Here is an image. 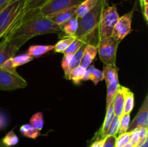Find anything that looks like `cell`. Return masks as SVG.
I'll use <instances>...</instances> for the list:
<instances>
[{"mask_svg":"<svg viewBox=\"0 0 148 147\" xmlns=\"http://www.w3.org/2000/svg\"><path fill=\"white\" fill-rule=\"evenodd\" d=\"M53 33H62L60 27L43 16L38 9L25 12L20 24L8 37L4 38L18 39L26 43L35 36Z\"/></svg>","mask_w":148,"mask_h":147,"instance_id":"obj_1","label":"cell"},{"mask_svg":"<svg viewBox=\"0 0 148 147\" xmlns=\"http://www.w3.org/2000/svg\"><path fill=\"white\" fill-rule=\"evenodd\" d=\"M24 10L25 0H14L0 11V39L8 37L20 24Z\"/></svg>","mask_w":148,"mask_h":147,"instance_id":"obj_2","label":"cell"},{"mask_svg":"<svg viewBox=\"0 0 148 147\" xmlns=\"http://www.w3.org/2000/svg\"><path fill=\"white\" fill-rule=\"evenodd\" d=\"M107 4L108 0H99L92 10L87 13L84 17L77 18L78 28L74 35L76 38L83 40L85 37L98 30L101 14Z\"/></svg>","mask_w":148,"mask_h":147,"instance_id":"obj_3","label":"cell"},{"mask_svg":"<svg viewBox=\"0 0 148 147\" xmlns=\"http://www.w3.org/2000/svg\"><path fill=\"white\" fill-rule=\"evenodd\" d=\"M119 19L116 6H108L107 4L103 10L98 25L99 40L108 38L112 36L113 30Z\"/></svg>","mask_w":148,"mask_h":147,"instance_id":"obj_4","label":"cell"},{"mask_svg":"<svg viewBox=\"0 0 148 147\" xmlns=\"http://www.w3.org/2000/svg\"><path fill=\"white\" fill-rule=\"evenodd\" d=\"M119 43L111 36L108 38L101 40L97 45V50L101 60L104 64L116 65V52Z\"/></svg>","mask_w":148,"mask_h":147,"instance_id":"obj_5","label":"cell"},{"mask_svg":"<svg viewBox=\"0 0 148 147\" xmlns=\"http://www.w3.org/2000/svg\"><path fill=\"white\" fill-rule=\"evenodd\" d=\"M27 84V82L17 72L0 69V90H15L25 88Z\"/></svg>","mask_w":148,"mask_h":147,"instance_id":"obj_6","label":"cell"},{"mask_svg":"<svg viewBox=\"0 0 148 147\" xmlns=\"http://www.w3.org/2000/svg\"><path fill=\"white\" fill-rule=\"evenodd\" d=\"M135 8L136 4L131 11L119 17L114 27L112 37L115 38L119 43H120L131 32L133 14Z\"/></svg>","mask_w":148,"mask_h":147,"instance_id":"obj_7","label":"cell"},{"mask_svg":"<svg viewBox=\"0 0 148 147\" xmlns=\"http://www.w3.org/2000/svg\"><path fill=\"white\" fill-rule=\"evenodd\" d=\"M84 1L85 0H49L39 10L43 16L47 17L56 12L79 5Z\"/></svg>","mask_w":148,"mask_h":147,"instance_id":"obj_8","label":"cell"},{"mask_svg":"<svg viewBox=\"0 0 148 147\" xmlns=\"http://www.w3.org/2000/svg\"><path fill=\"white\" fill-rule=\"evenodd\" d=\"M24 43L18 39L3 38L0 43V67L6 61L14 56Z\"/></svg>","mask_w":148,"mask_h":147,"instance_id":"obj_9","label":"cell"},{"mask_svg":"<svg viewBox=\"0 0 148 147\" xmlns=\"http://www.w3.org/2000/svg\"><path fill=\"white\" fill-rule=\"evenodd\" d=\"M148 127V96L145 97L142 105L141 108L139 110L138 112L133 120L132 121L131 124H130L128 131H133L137 128H147Z\"/></svg>","mask_w":148,"mask_h":147,"instance_id":"obj_10","label":"cell"},{"mask_svg":"<svg viewBox=\"0 0 148 147\" xmlns=\"http://www.w3.org/2000/svg\"><path fill=\"white\" fill-rule=\"evenodd\" d=\"M130 91V89L129 88L124 86H120L119 89L117 90L115 96H114L112 106L114 108V111L115 115L119 117V118L123 115L125 98L127 93Z\"/></svg>","mask_w":148,"mask_h":147,"instance_id":"obj_11","label":"cell"},{"mask_svg":"<svg viewBox=\"0 0 148 147\" xmlns=\"http://www.w3.org/2000/svg\"><path fill=\"white\" fill-rule=\"evenodd\" d=\"M77 7L78 5L70 7V8L65 9V10H61V11L56 12L53 13V14L47 16V17L49 20H51L53 23L60 26L61 24L64 23L65 22L68 21L71 18L76 16V12Z\"/></svg>","mask_w":148,"mask_h":147,"instance_id":"obj_12","label":"cell"},{"mask_svg":"<svg viewBox=\"0 0 148 147\" xmlns=\"http://www.w3.org/2000/svg\"><path fill=\"white\" fill-rule=\"evenodd\" d=\"M115 114H114V108L111 105L109 108L106 110V115L105 120L103 121L102 127L101 129L95 133V136L92 139H100V138H103L108 135V130H109L111 124L112 122L113 119H114Z\"/></svg>","mask_w":148,"mask_h":147,"instance_id":"obj_13","label":"cell"},{"mask_svg":"<svg viewBox=\"0 0 148 147\" xmlns=\"http://www.w3.org/2000/svg\"><path fill=\"white\" fill-rule=\"evenodd\" d=\"M103 73L102 71L95 68L94 65H90L86 69L82 81L91 80L95 85H97L98 82L103 80Z\"/></svg>","mask_w":148,"mask_h":147,"instance_id":"obj_14","label":"cell"},{"mask_svg":"<svg viewBox=\"0 0 148 147\" xmlns=\"http://www.w3.org/2000/svg\"><path fill=\"white\" fill-rule=\"evenodd\" d=\"M53 45H33L29 47L27 54L32 58H38L49 51L53 50Z\"/></svg>","mask_w":148,"mask_h":147,"instance_id":"obj_15","label":"cell"},{"mask_svg":"<svg viewBox=\"0 0 148 147\" xmlns=\"http://www.w3.org/2000/svg\"><path fill=\"white\" fill-rule=\"evenodd\" d=\"M98 53L97 47L91 45H87L85 47V51H84L83 56H82V61H81L80 66L88 68L95 59Z\"/></svg>","mask_w":148,"mask_h":147,"instance_id":"obj_16","label":"cell"},{"mask_svg":"<svg viewBox=\"0 0 148 147\" xmlns=\"http://www.w3.org/2000/svg\"><path fill=\"white\" fill-rule=\"evenodd\" d=\"M59 27H60L62 33H64V37H68V36H74L78 28L77 17L75 16L70 20L61 24Z\"/></svg>","mask_w":148,"mask_h":147,"instance_id":"obj_17","label":"cell"},{"mask_svg":"<svg viewBox=\"0 0 148 147\" xmlns=\"http://www.w3.org/2000/svg\"><path fill=\"white\" fill-rule=\"evenodd\" d=\"M103 73L107 86L111 84L117 77H119L118 69L116 65L104 64Z\"/></svg>","mask_w":148,"mask_h":147,"instance_id":"obj_18","label":"cell"},{"mask_svg":"<svg viewBox=\"0 0 148 147\" xmlns=\"http://www.w3.org/2000/svg\"><path fill=\"white\" fill-rule=\"evenodd\" d=\"M99 0H85L79 5H78L76 12V17L77 18L84 17L88 12L95 7Z\"/></svg>","mask_w":148,"mask_h":147,"instance_id":"obj_19","label":"cell"},{"mask_svg":"<svg viewBox=\"0 0 148 147\" xmlns=\"http://www.w3.org/2000/svg\"><path fill=\"white\" fill-rule=\"evenodd\" d=\"M86 69L87 68L80 66V65L73 69L72 70H71L68 75V80H72L73 83L76 85L80 84L85 71H86Z\"/></svg>","mask_w":148,"mask_h":147,"instance_id":"obj_20","label":"cell"},{"mask_svg":"<svg viewBox=\"0 0 148 147\" xmlns=\"http://www.w3.org/2000/svg\"><path fill=\"white\" fill-rule=\"evenodd\" d=\"M121 86L119 81V77H117L111 84L107 86V97H106V110L112 105L114 96L116 93L117 90Z\"/></svg>","mask_w":148,"mask_h":147,"instance_id":"obj_21","label":"cell"},{"mask_svg":"<svg viewBox=\"0 0 148 147\" xmlns=\"http://www.w3.org/2000/svg\"><path fill=\"white\" fill-rule=\"evenodd\" d=\"M76 37L75 36H68L64 38L61 39L59 42H57L56 45H54V50L55 53H64L66 49L69 46V45L75 40Z\"/></svg>","mask_w":148,"mask_h":147,"instance_id":"obj_22","label":"cell"},{"mask_svg":"<svg viewBox=\"0 0 148 147\" xmlns=\"http://www.w3.org/2000/svg\"><path fill=\"white\" fill-rule=\"evenodd\" d=\"M20 131L24 136L32 139H36L40 135V131L33 128L30 124H25L22 125L20 128Z\"/></svg>","mask_w":148,"mask_h":147,"instance_id":"obj_23","label":"cell"},{"mask_svg":"<svg viewBox=\"0 0 148 147\" xmlns=\"http://www.w3.org/2000/svg\"><path fill=\"white\" fill-rule=\"evenodd\" d=\"M87 45L88 44H86L85 43H83V45L81 46L80 48L73 55L72 59H71L70 63H69V70H70V71L71 70H72L73 69L77 67L80 65L82 56H83L84 51H85V47H86Z\"/></svg>","mask_w":148,"mask_h":147,"instance_id":"obj_24","label":"cell"},{"mask_svg":"<svg viewBox=\"0 0 148 147\" xmlns=\"http://www.w3.org/2000/svg\"><path fill=\"white\" fill-rule=\"evenodd\" d=\"M49 0H25L24 13L32 10H38Z\"/></svg>","mask_w":148,"mask_h":147,"instance_id":"obj_25","label":"cell"},{"mask_svg":"<svg viewBox=\"0 0 148 147\" xmlns=\"http://www.w3.org/2000/svg\"><path fill=\"white\" fill-rule=\"evenodd\" d=\"M43 124H44L43 114L41 112H36L30 118V125L38 131H40L43 128Z\"/></svg>","mask_w":148,"mask_h":147,"instance_id":"obj_26","label":"cell"},{"mask_svg":"<svg viewBox=\"0 0 148 147\" xmlns=\"http://www.w3.org/2000/svg\"><path fill=\"white\" fill-rule=\"evenodd\" d=\"M11 60L13 67L16 69L17 66L24 65L28 62L31 61L32 60H33V58L25 53V54H21L17 56H13L11 58Z\"/></svg>","mask_w":148,"mask_h":147,"instance_id":"obj_27","label":"cell"},{"mask_svg":"<svg viewBox=\"0 0 148 147\" xmlns=\"http://www.w3.org/2000/svg\"><path fill=\"white\" fill-rule=\"evenodd\" d=\"M1 142L6 146L11 147L18 144L19 138L17 135L14 133V131H11L6 134L5 136L1 140Z\"/></svg>","mask_w":148,"mask_h":147,"instance_id":"obj_28","label":"cell"},{"mask_svg":"<svg viewBox=\"0 0 148 147\" xmlns=\"http://www.w3.org/2000/svg\"><path fill=\"white\" fill-rule=\"evenodd\" d=\"M134 106V93L131 90L127 93V96L125 98V102H124V110L123 113H131L133 108Z\"/></svg>","mask_w":148,"mask_h":147,"instance_id":"obj_29","label":"cell"},{"mask_svg":"<svg viewBox=\"0 0 148 147\" xmlns=\"http://www.w3.org/2000/svg\"><path fill=\"white\" fill-rule=\"evenodd\" d=\"M130 124V114L127 113L124 114L120 117V125L118 131V134L124 133L128 131L129 126Z\"/></svg>","mask_w":148,"mask_h":147,"instance_id":"obj_30","label":"cell"},{"mask_svg":"<svg viewBox=\"0 0 148 147\" xmlns=\"http://www.w3.org/2000/svg\"><path fill=\"white\" fill-rule=\"evenodd\" d=\"M84 41L81 39L79 38H75V40L69 45V47L66 49L64 51V54H72L74 55L79 48L81 46L83 45Z\"/></svg>","mask_w":148,"mask_h":147,"instance_id":"obj_31","label":"cell"},{"mask_svg":"<svg viewBox=\"0 0 148 147\" xmlns=\"http://www.w3.org/2000/svg\"><path fill=\"white\" fill-rule=\"evenodd\" d=\"M73 55L72 54H64L62 61V67L64 72V77L68 80V75H69L70 70H69V63Z\"/></svg>","mask_w":148,"mask_h":147,"instance_id":"obj_32","label":"cell"},{"mask_svg":"<svg viewBox=\"0 0 148 147\" xmlns=\"http://www.w3.org/2000/svg\"><path fill=\"white\" fill-rule=\"evenodd\" d=\"M130 132H126L121 133L116 137V139L115 147H123L130 141Z\"/></svg>","mask_w":148,"mask_h":147,"instance_id":"obj_33","label":"cell"},{"mask_svg":"<svg viewBox=\"0 0 148 147\" xmlns=\"http://www.w3.org/2000/svg\"><path fill=\"white\" fill-rule=\"evenodd\" d=\"M120 125V118L115 115L108 132V135H116Z\"/></svg>","mask_w":148,"mask_h":147,"instance_id":"obj_34","label":"cell"},{"mask_svg":"<svg viewBox=\"0 0 148 147\" xmlns=\"http://www.w3.org/2000/svg\"><path fill=\"white\" fill-rule=\"evenodd\" d=\"M139 141H140V135H139L137 130L135 128L133 131H130V143H131L134 146L137 147Z\"/></svg>","mask_w":148,"mask_h":147,"instance_id":"obj_35","label":"cell"},{"mask_svg":"<svg viewBox=\"0 0 148 147\" xmlns=\"http://www.w3.org/2000/svg\"><path fill=\"white\" fill-rule=\"evenodd\" d=\"M116 135H107L103 147H115Z\"/></svg>","mask_w":148,"mask_h":147,"instance_id":"obj_36","label":"cell"},{"mask_svg":"<svg viewBox=\"0 0 148 147\" xmlns=\"http://www.w3.org/2000/svg\"><path fill=\"white\" fill-rule=\"evenodd\" d=\"M106 138H100V139H92V142L91 143L89 147H103L104 142H105Z\"/></svg>","mask_w":148,"mask_h":147,"instance_id":"obj_37","label":"cell"},{"mask_svg":"<svg viewBox=\"0 0 148 147\" xmlns=\"http://www.w3.org/2000/svg\"><path fill=\"white\" fill-rule=\"evenodd\" d=\"M142 11H143V17H144L145 20L146 22H148V5L145 6L143 9H142Z\"/></svg>","mask_w":148,"mask_h":147,"instance_id":"obj_38","label":"cell"},{"mask_svg":"<svg viewBox=\"0 0 148 147\" xmlns=\"http://www.w3.org/2000/svg\"><path fill=\"white\" fill-rule=\"evenodd\" d=\"M14 0H0V10L4 9L6 6L8 5L9 4L12 2Z\"/></svg>","mask_w":148,"mask_h":147,"instance_id":"obj_39","label":"cell"},{"mask_svg":"<svg viewBox=\"0 0 148 147\" xmlns=\"http://www.w3.org/2000/svg\"><path fill=\"white\" fill-rule=\"evenodd\" d=\"M139 1H140V4L142 9H143L145 6L148 5V0H139Z\"/></svg>","mask_w":148,"mask_h":147,"instance_id":"obj_40","label":"cell"},{"mask_svg":"<svg viewBox=\"0 0 148 147\" xmlns=\"http://www.w3.org/2000/svg\"><path fill=\"white\" fill-rule=\"evenodd\" d=\"M123 147H135V146H133L132 144L131 143H130V141H129V142L127 143V144H126V145L124 146H123Z\"/></svg>","mask_w":148,"mask_h":147,"instance_id":"obj_41","label":"cell"},{"mask_svg":"<svg viewBox=\"0 0 148 147\" xmlns=\"http://www.w3.org/2000/svg\"><path fill=\"white\" fill-rule=\"evenodd\" d=\"M139 147H148V140L147 141H145V142L143 145L140 146H139Z\"/></svg>","mask_w":148,"mask_h":147,"instance_id":"obj_42","label":"cell"},{"mask_svg":"<svg viewBox=\"0 0 148 147\" xmlns=\"http://www.w3.org/2000/svg\"><path fill=\"white\" fill-rule=\"evenodd\" d=\"M0 147H9V146H4V144L1 142V141H0Z\"/></svg>","mask_w":148,"mask_h":147,"instance_id":"obj_43","label":"cell"},{"mask_svg":"<svg viewBox=\"0 0 148 147\" xmlns=\"http://www.w3.org/2000/svg\"><path fill=\"white\" fill-rule=\"evenodd\" d=\"M0 11H1V10H0Z\"/></svg>","mask_w":148,"mask_h":147,"instance_id":"obj_44","label":"cell"}]
</instances>
